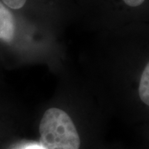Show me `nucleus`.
Returning <instances> with one entry per match:
<instances>
[{"mask_svg": "<svg viewBox=\"0 0 149 149\" xmlns=\"http://www.w3.org/2000/svg\"><path fill=\"white\" fill-rule=\"evenodd\" d=\"M3 3L13 9L22 8L26 3L27 0H2Z\"/></svg>", "mask_w": 149, "mask_h": 149, "instance_id": "20e7f679", "label": "nucleus"}, {"mask_svg": "<svg viewBox=\"0 0 149 149\" xmlns=\"http://www.w3.org/2000/svg\"><path fill=\"white\" fill-rule=\"evenodd\" d=\"M14 149H44L40 145V144L38 143H26V144H23V145H21V146H19V147H17L16 148Z\"/></svg>", "mask_w": 149, "mask_h": 149, "instance_id": "39448f33", "label": "nucleus"}, {"mask_svg": "<svg viewBox=\"0 0 149 149\" xmlns=\"http://www.w3.org/2000/svg\"><path fill=\"white\" fill-rule=\"evenodd\" d=\"M40 145L44 149H79L80 136L69 115L57 108L45 112L39 126Z\"/></svg>", "mask_w": 149, "mask_h": 149, "instance_id": "f257e3e1", "label": "nucleus"}, {"mask_svg": "<svg viewBox=\"0 0 149 149\" xmlns=\"http://www.w3.org/2000/svg\"><path fill=\"white\" fill-rule=\"evenodd\" d=\"M139 93L141 100L149 106V62L146 65L141 76Z\"/></svg>", "mask_w": 149, "mask_h": 149, "instance_id": "7ed1b4c3", "label": "nucleus"}, {"mask_svg": "<svg viewBox=\"0 0 149 149\" xmlns=\"http://www.w3.org/2000/svg\"><path fill=\"white\" fill-rule=\"evenodd\" d=\"M15 19L10 10L0 2V40L10 42L15 35Z\"/></svg>", "mask_w": 149, "mask_h": 149, "instance_id": "f03ea898", "label": "nucleus"}, {"mask_svg": "<svg viewBox=\"0 0 149 149\" xmlns=\"http://www.w3.org/2000/svg\"><path fill=\"white\" fill-rule=\"evenodd\" d=\"M123 1L127 5L130 7H138L141 5L145 0H123Z\"/></svg>", "mask_w": 149, "mask_h": 149, "instance_id": "423d86ee", "label": "nucleus"}]
</instances>
